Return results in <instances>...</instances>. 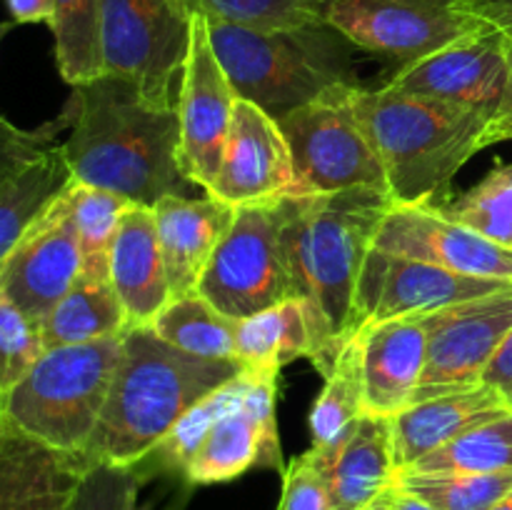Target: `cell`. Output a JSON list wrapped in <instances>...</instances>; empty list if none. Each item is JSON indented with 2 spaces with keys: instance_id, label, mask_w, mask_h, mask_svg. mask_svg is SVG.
Here are the masks:
<instances>
[{
  "instance_id": "cell-1",
  "label": "cell",
  "mask_w": 512,
  "mask_h": 510,
  "mask_svg": "<svg viewBox=\"0 0 512 510\" xmlns=\"http://www.w3.org/2000/svg\"><path fill=\"white\" fill-rule=\"evenodd\" d=\"M68 108L70 135L60 145L73 180L150 210L168 195L200 190L180 168L178 108H155L108 73L75 85Z\"/></svg>"
},
{
  "instance_id": "cell-2",
  "label": "cell",
  "mask_w": 512,
  "mask_h": 510,
  "mask_svg": "<svg viewBox=\"0 0 512 510\" xmlns=\"http://www.w3.org/2000/svg\"><path fill=\"white\" fill-rule=\"evenodd\" d=\"M240 370L238 360L185 353L165 343L150 325L128 328L103 415L80 463L138 468L195 403Z\"/></svg>"
},
{
  "instance_id": "cell-3",
  "label": "cell",
  "mask_w": 512,
  "mask_h": 510,
  "mask_svg": "<svg viewBox=\"0 0 512 510\" xmlns=\"http://www.w3.org/2000/svg\"><path fill=\"white\" fill-rule=\"evenodd\" d=\"M355 115L363 123L385 170L395 205H438L453 198L458 170L483 150L490 120L458 105L400 93L353 90Z\"/></svg>"
},
{
  "instance_id": "cell-4",
  "label": "cell",
  "mask_w": 512,
  "mask_h": 510,
  "mask_svg": "<svg viewBox=\"0 0 512 510\" xmlns=\"http://www.w3.org/2000/svg\"><path fill=\"white\" fill-rule=\"evenodd\" d=\"M393 205L383 188L283 198V245L295 298L310 300L340 343L353 338L360 270Z\"/></svg>"
},
{
  "instance_id": "cell-5",
  "label": "cell",
  "mask_w": 512,
  "mask_h": 510,
  "mask_svg": "<svg viewBox=\"0 0 512 510\" xmlns=\"http://www.w3.org/2000/svg\"><path fill=\"white\" fill-rule=\"evenodd\" d=\"M210 43L240 100L280 120L338 85H360L355 45L328 20L248 28L208 18Z\"/></svg>"
},
{
  "instance_id": "cell-6",
  "label": "cell",
  "mask_w": 512,
  "mask_h": 510,
  "mask_svg": "<svg viewBox=\"0 0 512 510\" xmlns=\"http://www.w3.org/2000/svg\"><path fill=\"white\" fill-rule=\"evenodd\" d=\"M120 338L48 348L3 395L0 415L48 448L83 458L103 415Z\"/></svg>"
},
{
  "instance_id": "cell-7",
  "label": "cell",
  "mask_w": 512,
  "mask_h": 510,
  "mask_svg": "<svg viewBox=\"0 0 512 510\" xmlns=\"http://www.w3.org/2000/svg\"><path fill=\"white\" fill-rule=\"evenodd\" d=\"M193 15L188 0H100L103 73L133 83L155 108H178Z\"/></svg>"
},
{
  "instance_id": "cell-8",
  "label": "cell",
  "mask_w": 512,
  "mask_h": 510,
  "mask_svg": "<svg viewBox=\"0 0 512 510\" xmlns=\"http://www.w3.org/2000/svg\"><path fill=\"white\" fill-rule=\"evenodd\" d=\"M338 85L278 120L293 160L290 195H330L383 188L385 170L355 115L353 90Z\"/></svg>"
},
{
  "instance_id": "cell-9",
  "label": "cell",
  "mask_w": 512,
  "mask_h": 510,
  "mask_svg": "<svg viewBox=\"0 0 512 510\" xmlns=\"http://www.w3.org/2000/svg\"><path fill=\"white\" fill-rule=\"evenodd\" d=\"M198 293L235 320L295 298L283 245V198L235 208Z\"/></svg>"
},
{
  "instance_id": "cell-10",
  "label": "cell",
  "mask_w": 512,
  "mask_h": 510,
  "mask_svg": "<svg viewBox=\"0 0 512 510\" xmlns=\"http://www.w3.org/2000/svg\"><path fill=\"white\" fill-rule=\"evenodd\" d=\"M278 375L243 370L233 380L228 403L210 425L198 453L185 468V488L220 485L248 470L268 468L283 473L278 423H275Z\"/></svg>"
},
{
  "instance_id": "cell-11",
  "label": "cell",
  "mask_w": 512,
  "mask_h": 510,
  "mask_svg": "<svg viewBox=\"0 0 512 510\" xmlns=\"http://www.w3.org/2000/svg\"><path fill=\"white\" fill-rule=\"evenodd\" d=\"M418 318L428 353L413 403L483 383L485 368L512 328V285Z\"/></svg>"
},
{
  "instance_id": "cell-12",
  "label": "cell",
  "mask_w": 512,
  "mask_h": 510,
  "mask_svg": "<svg viewBox=\"0 0 512 510\" xmlns=\"http://www.w3.org/2000/svg\"><path fill=\"white\" fill-rule=\"evenodd\" d=\"M323 18L355 48L395 60L398 68L483 25L463 13L460 0H330Z\"/></svg>"
},
{
  "instance_id": "cell-13",
  "label": "cell",
  "mask_w": 512,
  "mask_h": 510,
  "mask_svg": "<svg viewBox=\"0 0 512 510\" xmlns=\"http://www.w3.org/2000/svg\"><path fill=\"white\" fill-rule=\"evenodd\" d=\"M510 73V38L480 25L455 43L403 65L385 85L495 118Z\"/></svg>"
},
{
  "instance_id": "cell-14",
  "label": "cell",
  "mask_w": 512,
  "mask_h": 510,
  "mask_svg": "<svg viewBox=\"0 0 512 510\" xmlns=\"http://www.w3.org/2000/svg\"><path fill=\"white\" fill-rule=\"evenodd\" d=\"M235 100L238 95L210 43L208 18L195 10L178 90L180 168L203 193H210L220 170Z\"/></svg>"
},
{
  "instance_id": "cell-15",
  "label": "cell",
  "mask_w": 512,
  "mask_h": 510,
  "mask_svg": "<svg viewBox=\"0 0 512 510\" xmlns=\"http://www.w3.org/2000/svg\"><path fill=\"white\" fill-rule=\"evenodd\" d=\"M510 285L508 280L460 275L423 260L370 248L355 288L353 335L365 325L433 313L445 305L480 298Z\"/></svg>"
},
{
  "instance_id": "cell-16",
  "label": "cell",
  "mask_w": 512,
  "mask_h": 510,
  "mask_svg": "<svg viewBox=\"0 0 512 510\" xmlns=\"http://www.w3.org/2000/svg\"><path fill=\"white\" fill-rule=\"evenodd\" d=\"M373 248L473 278L512 283V250L445 218L433 205H393Z\"/></svg>"
},
{
  "instance_id": "cell-17",
  "label": "cell",
  "mask_w": 512,
  "mask_h": 510,
  "mask_svg": "<svg viewBox=\"0 0 512 510\" xmlns=\"http://www.w3.org/2000/svg\"><path fill=\"white\" fill-rule=\"evenodd\" d=\"M80 275L83 250L63 193L3 263L0 293L40 323L78 283Z\"/></svg>"
},
{
  "instance_id": "cell-18",
  "label": "cell",
  "mask_w": 512,
  "mask_h": 510,
  "mask_svg": "<svg viewBox=\"0 0 512 510\" xmlns=\"http://www.w3.org/2000/svg\"><path fill=\"white\" fill-rule=\"evenodd\" d=\"M293 190V160L278 120L248 100H235L223 160L208 195L243 208Z\"/></svg>"
},
{
  "instance_id": "cell-19",
  "label": "cell",
  "mask_w": 512,
  "mask_h": 510,
  "mask_svg": "<svg viewBox=\"0 0 512 510\" xmlns=\"http://www.w3.org/2000/svg\"><path fill=\"white\" fill-rule=\"evenodd\" d=\"M343 345L310 300L288 298L238 320L235 360L243 370L280 375L288 363L308 358L325 378L335 368Z\"/></svg>"
},
{
  "instance_id": "cell-20",
  "label": "cell",
  "mask_w": 512,
  "mask_h": 510,
  "mask_svg": "<svg viewBox=\"0 0 512 510\" xmlns=\"http://www.w3.org/2000/svg\"><path fill=\"white\" fill-rule=\"evenodd\" d=\"M160 250L168 270L170 300L198 293L210 255L235 218L233 205L203 193L168 195L153 208Z\"/></svg>"
},
{
  "instance_id": "cell-21",
  "label": "cell",
  "mask_w": 512,
  "mask_h": 510,
  "mask_svg": "<svg viewBox=\"0 0 512 510\" xmlns=\"http://www.w3.org/2000/svg\"><path fill=\"white\" fill-rule=\"evenodd\" d=\"M363 343L365 413L395 418L413 405L425 370L428 335L418 315L365 325L358 330Z\"/></svg>"
},
{
  "instance_id": "cell-22",
  "label": "cell",
  "mask_w": 512,
  "mask_h": 510,
  "mask_svg": "<svg viewBox=\"0 0 512 510\" xmlns=\"http://www.w3.org/2000/svg\"><path fill=\"white\" fill-rule=\"evenodd\" d=\"M80 458L38 443L0 415V510H73Z\"/></svg>"
},
{
  "instance_id": "cell-23",
  "label": "cell",
  "mask_w": 512,
  "mask_h": 510,
  "mask_svg": "<svg viewBox=\"0 0 512 510\" xmlns=\"http://www.w3.org/2000/svg\"><path fill=\"white\" fill-rule=\"evenodd\" d=\"M108 278L123 303L130 328L153 325L170 303V283L160 250L155 215L130 205L108 250Z\"/></svg>"
},
{
  "instance_id": "cell-24",
  "label": "cell",
  "mask_w": 512,
  "mask_h": 510,
  "mask_svg": "<svg viewBox=\"0 0 512 510\" xmlns=\"http://www.w3.org/2000/svg\"><path fill=\"white\" fill-rule=\"evenodd\" d=\"M328 478L330 510H365L395 485L393 420L365 413L330 453L305 450Z\"/></svg>"
},
{
  "instance_id": "cell-25",
  "label": "cell",
  "mask_w": 512,
  "mask_h": 510,
  "mask_svg": "<svg viewBox=\"0 0 512 510\" xmlns=\"http://www.w3.org/2000/svg\"><path fill=\"white\" fill-rule=\"evenodd\" d=\"M508 408L510 405L485 383L408 405L403 413L390 418L393 420L395 470L398 473L408 470L410 465L433 450L443 448L465 430L495 418Z\"/></svg>"
},
{
  "instance_id": "cell-26",
  "label": "cell",
  "mask_w": 512,
  "mask_h": 510,
  "mask_svg": "<svg viewBox=\"0 0 512 510\" xmlns=\"http://www.w3.org/2000/svg\"><path fill=\"white\" fill-rule=\"evenodd\" d=\"M70 183L63 145H50L0 188V268Z\"/></svg>"
},
{
  "instance_id": "cell-27",
  "label": "cell",
  "mask_w": 512,
  "mask_h": 510,
  "mask_svg": "<svg viewBox=\"0 0 512 510\" xmlns=\"http://www.w3.org/2000/svg\"><path fill=\"white\" fill-rule=\"evenodd\" d=\"M128 328V315L113 283L100 275H80L68 295L40 320L45 350L120 338Z\"/></svg>"
},
{
  "instance_id": "cell-28",
  "label": "cell",
  "mask_w": 512,
  "mask_h": 510,
  "mask_svg": "<svg viewBox=\"0 0 512 510\" xmlns=\"http://www.w3.org/2000/svg\"><path fill=\"white\" fill-rule=\"evenodd\" d=\"M365 415V378H363V343L355 333L340 350L335 368L325 375L323 390L310 410V448L330 453L338 448L358 420Z\"/></svg>"
},
{
  "instance_id": "cell-29",
  "label": "cell",
  "mask_w": 512,
  "mask_h": 510,
  "mask_svg": "<svg viewBox=\"0 0 512 510\" xmlns=\"http://www.w3.org/2000/svg\"><path fill=\"white\" fill-rule=\"evenodd\" d=\"M150 328L175 348L210 360H235L238 320L215 308L203 295L173 298Z\"/></svg>"
},
{
  "instance_id": "cell-30",
  "label": "cell",
  "mask_w": 512,
  "mask_h": 510,
  "mask_svg": "<svg viewBox=\"0 0 512 510\" xmlns=\"http://www.w3.org/2000/svg\"><path fill=\"white\" fill-rule=\"evenodd\" d=\"M400 473L490 475L512 473V408L465 430Z\"/></svg>"
},
{
  "instance_id": "cell-31",
  "label": "cell",
  "mask_w": 512,
  "mask_h": 510,
  "mask_svg": "<svg viewBox=\"0 0 512 510\" xmlns=\"http://www.w3.org/2000/svg\"><path fill=\"white\" fill-rule=\"evenodd\" d=\"M55 63L68 85H83L103 75L100 53V0H55L50 20Z\"/></svg>"
},
{
  "instance_id": "cell-32",
  "label": "cell",
  "mask_w": 512,
  "mask_h": 510,
  "mask_svg": "<svg viewBox=\"0 0 512 510\" xmlns=\"http://www.w3.org/2000/svg\"><path fill=\"white\" fill-rule=\"evenodd\" d=\"M65 200H68L70 220L78 233L80 250H83V275L108 278L110 243H113L120 220L133 203L123 195L83 185L78 180L68 185Z\"/></svg>"
},
{
  "instance_id": "cell-33",
  "label": "cell",
  "mask_w": 512,
  "mask_h": 510,
  "mask_svg": "<svg viewBox=\"0 0 512 510\" xmlns=\"http://www.w3.org/2000/svg\"><path fill=\"white\" fill-rule=\"evenodd\" d=\"M438 210L445 218L512 250V163L498 160L478 185L438 205Z\"/></svg>"
},
{
  "instance_id": "cell-34",
  "label": "cell",
  "mask_w": 512,
  "mask_h": 510,
  "mask_svg": "<svg viewBox=\"0 0 512 510\" xmlns=\"http://www.w3.org/2000/svg\"><path fill=\"white\" fill-rule=\"evenodd\" d=\"M395 483L438 510H490L512 488V473H398Z\"/></svg>"
},
{
  "instance_id": "cell-35",
  "label": "cell",
  "mask_w": 512,
  "mask_h": 510,
  "mask_svg": "<svg viewBox=\"0 0 512 510\" xmlns=\"http://www.w3.org/2000/svg\"><path fill=\"white\" fill-rule=\"evenodd\" d=\"M205 18L248 28H293L323 20L330 0H188Z\"/></svg>"
},
{
  "instance_id": "cell-36",
  "label": "cell",
  "mask_w": 512,
  "mask_h": 510,
  "mask_svg": "<svg viewBox=\"0 0 512 510\" xmlns=\"http://www.w3.org/2000/svg\"><path fill=\"white\" fill-rule=\"evenodd\" d=\"M45 353L40 323L0 293V388L8 393Z\"/></svg>"
},
{
  "instance_id": "cell-37",
  "label": "cell",
  "mask_w": 512,
  "mask_h": 510,
  "mask_svg": "<svg viewBox=\"0 0 512 510\" xmlns=\"http://www.w3.org/2000/svg\"><path fill=\"white\" fill-rule=\"evenodd\" d=\"M145 475L138 468L88 463L80 470L73 493V510H133Z\"/></svg>"
},
{
  "instance_id": "cell-38",
  "label": "cell",
  "mask_w": 512,
  "mask_h": 510,
  "mask_svg": "<svg viewBox=\"0 0 512 510\" xmlns=\"http://www.w3.org/2000/svg\"><path fill=\"white\" fill-rule=\"evenodd\" d=\"M70 120H73V115H70L68 105H65L58 120L40 125L35 130L18 128V125L0 115V188L18 170H23L30 160L38 158L50 145H55V135L63 128H70Z\"/></svg>"
},
{
  "instance_id": "cell-39",
  "label": "cell",
  "mask_w": 512,
  "mask_h": 510,
  "mask_svg": "<svg viewBox=\"0 0 512 510\" xmlns=\"http://www.w3.org/2000/svg\"><path fill=\"white\" fill-rule=\"evenodd\" d=\"M278 510H330L328 478L305 453L290 460L283 470Z\"/></svg>"
},
{
  "instance_id": "cell-40",
  "label": "cell",
  "mask_w": 512,
  "mask_h": 510,
  "mask_svg": "<svg viewBox=\"0 0 512 510\" xmlns=\"http://www.w3.org/2000/svg\"><path fill=\"white\" fill-rule=\"evenodd\" d=\"M483 383L490 385L512 408V328L500 343L498 353L493 355L488 368H485Z\"/></svg>"
},
{
  "instance_id": "cell-41",
  "label": "cell",
  "mask_w": 512,
  "mask_h": 510,
  "mask_svg": "<svg viewBox=\"0 0 512 510\" xmlns=\"http://www.w3.org/2000/svg\"><path fill=\"white\" fill-rule=\"evenodd\" d=\"M460 8L512 40V0H460Z\"/></svg>"
},
{
  "instance_id": "cell-42",
  "label": "cell",
  "mask_w": 512,
  "mask_h": 510,
  "mask_svg": "<svg viewBox=\"0 0 512 510\" xmlns=\"http://www.w3.org/2000/svg\"><path fill=\"white\" fill-rule=\"evenodd\" d=\"M512 140V40H510V73H508V85H505L503 103H500L498 113L490 120L488 128L483 135V148L495 143H505Z\"/></svg>"
},
{
  "instance_id": "cell-43",
  "label": "cell",
  "mask_w": 512,
  "mask_h": 510,
  "mask_svg": "<svg viewBox=\"0 0 512 510\" xmlns=\"http://www.w3.org/2000/svg\"><path fill=\"white\" fill-rule=\"evenodd\" d=\"M10 20L15 25L28 23H48L53 20L55 0H5Z\"/></svg>"
},
{
  "instance_id": "cell-44",
  "label": "cell",
  "mask_w": 512,
  "mask_h": 510,
  "mask_svg": "<svg viewBox=\"0 0 512 510\" xmlns=\"http://www.w3.org/2000/svg\"><path fill=\"white\" fill-rule=\"evenodd\" d=\"M393 510H438V508H433L428 500L408 493V490L400 488V485L395 483L393 485Z\"/></svg>"
},
{
  "instance_id": "cell-45",
  "label": "cell",
  "mask_w": 512,
  "mask_h": 510,
  "mask_svg": "<svg viewBox=\"0 0 512 510\" xmlns=\"http://www.w3.org/2000/svg\"><path fill=\"white\" fill-rule=\"evenodd\" d=\"M365 510H393V488L385 490V493L380 495V498H375Z\"/></svg>"
},
{
  "instance_id": "cell-46",
  "label": "cell",
  "mask_w": 512,
  "mask_h": 510,
  "mask_svg": "<svg viewBox=\"0 0 512 510\" xmlns=\"http://www.w3.org/2000/svg\"><path fill=\"white\" fill-rule=\"evenodd\" d=\"M190 490H193V488L185 490V493L180 495V498H175L173 503H170L168 508H165V510H185V503H188V498H190ZM133 510H150V508H143V505H135Z\"/></svg>"
},
{
  "instance_id": "cell-47",
  "label": "cell",
  "mask_w": 512,
  "mask_h": 510,
  "mask_svg": "<svg viewBox=\"0 0 512 510\" xmlns=\"http://www.w3.org/2000/svg\"><path fill=\"white\" fill-rule=\"evenodd\" d=\"M490 510H512V488Z\"/></svg>"
},
{
  "instance_id": "cell-48",
  "label": "cell",
  "mask_w": 512,
  "mask_h": 510,
  "mask_svg": "<svg viewBox=\"0 0 512 510\" xmlns=\"http://www.w3.org/2000/svg\"><path fill=\"white\" fill-rule=\"evenodd\" d=\"M13 20H10V23H0V43H3V38H5V35H8L10 33V30H13Z\"/></svg>"
},
{
  "instance_id": "cell-49",
  "label": "cell",
  "mask_w": 512,
  "mask_h": 510,
  "mask_svg": "<svg viewBox=\"0 0 512 510\" xmlns=\"http://www.w3.org/2000/svg\"><path fill=\"white\" fill-rule=\"evenodd\" d=\"M3 395H5L3 388H0V410H3Z\"/></svg>"
}]
</instances>
